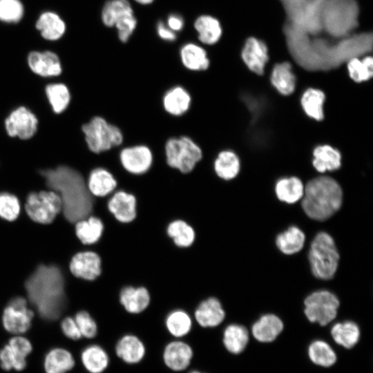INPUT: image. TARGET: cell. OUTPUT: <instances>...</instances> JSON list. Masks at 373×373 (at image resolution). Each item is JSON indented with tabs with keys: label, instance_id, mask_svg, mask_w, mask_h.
Here are the masks:
<instances>
[{
	"label": "cell",
	"instance_id": "cell-1",
	"mask_svg": "<svg viewBox=\"0 0 373 373\" xmlns=\"http://www.w3.org/2000/svg\"><path fill=\"white\" fill-rule=\"evenodd\" d=\"M47 186L56 192L62 203L67 220L76 222L90 216L93 202L82 175L68 166H59L40 171Z\"/></svg>",
	"mask_w": 373,
	"mask_h": 373
},
{
	"label": "cell",
	"instance_id": "cell-2",
	"mask_svg": "<svg viewBox=\"0 0 373 373\" xmlns=\"http://www.w3.org/2000/svg\"><path fill=\"white\" fill-rule=\"evenodd\" d=\"M29 301L48 321L57 319L66 305L64 278L55 265H41L25 283Z\"/></svg>",
	"mask_w": 373,
	"mask_h": 373
},
{
	"label": "cell",
	"instance_id": "cell-3",
	"mask_svg": "<svg viewBox=\"0 0 373 373\" xmlns=\"http://www.w3.org/2000/svg\"><path fill=\"white\" fill-rule=\"evenodd\" d=\"M302 207L310 218L323 221L341 207L343 192L333 178L321 176L310 180L304 188Z\"/></svg>",
	"mask_w": 373,
	"mask_h": 373
},
{
	"label": "cell",
	"instance_id": "cell-4",
	"mask_svg": "<svg viewBox=\"0 0 373 373\" xmlns=\"http://www.w3.org/2000/svg\"><path fill=\"white\" fill-rule=\"evenodd\" d=\"M339 258L332 237L326 232L318 233L312 242L309 251V261L314 276L322 280L332 278Z\"/></svg>",
	"mask_w": 373,
	"mask_h": 373
},
{
	"label": "cell",
	"instance_id": "cell-5",
	"mask_svg": "<svg viewBox=\"0 0 373 373\" xmlns=\"http://www.w3.org/2000/svg\"><path fill=\"white\" fill-rule=\"evenodd\" d=\"M88 149L99 153L119 145L123 136L118 127L101 117H94L82 127Z\"/></svg>",
	"mask_w": 373,
	"mask_h": 373
},
{
	"label": "cell",
	"instance_id": "cell-6",
	"mask_svg": "<svg viewBox=\"0 0 373 373\" xmlns=\"http://www.w3.org/2000/svg\"><path fill=\"white\" fill-rule=\"evenodd\" d=\"M165 151L168 164L183 173L191 171L202 158L200 148L187 137L169 139Z\"/></svg>",
	"mask_w": 373,
	"mask_h": 373
},
{
	"label": "cell",
	"instance_id": "cell-7",
	"mask_svg": "<svg viewBox=\"0 0 373 373\" xmlns=\"http://www.w3.org/2000/svg\"><path fill=\"white\" fill-rule=\"evenodd\" d=\"M25 209L28 217L35 222L51 223L62 211L59 195L55 191H41L30 193L26 201Z\"/></svg>",
	"mask_w": 373,
	"mask_h": 373
},
{
	"label": "cell",
	"instance_id": "cell-8",
	"mask_svg": "<svg viewBox=\"0 0 373 373\" xmlns=\"http://www.w3.org/2000/svg\"><path fill=\"white\" fill-rule=\"evenodd\" d=\"M305 314L312 323L324 326L336 316L339 307L338 298L327 290H319L309 294L304 301Z\"/></svg>",
	"mask_w": 373,
	"mask_h": 373
},
{
	"label": "cell",
	"instance_id": "cell-9",
	"mask_svg": "<svg viewBox=\"0 0 373 373\" xmlns=\"http://www.w3.org/2000/svg\"><path fill=\"white\" fill-rule=\"evenodd\" d=\"M33 316L34 313L28 308L26 299L17 296L12 298L4 309L2 323L7 332L19 335L30 329Z\"/></svg>",
	"mask_w": 373,
	"mask_h": 373
},
{
	"label": "cell",
	"instance_id": "cell-10",
	"mask_svg": "<svg viewBox=\"0 0 373 373\" xmlns=\"http://www.w3.org/2000/svg\"><path fill=\"white\" fill-rule=\"evenodd\" d=\"M240 59L248 69L256 75H264L270 61L266 42L256 37H247L240 50Z\"/></svg>",
	"mask_w": 373,
	"mask_h": 373
},
{
	"label": "cell",
	"instance_id": "cell-11",
	"mask_svg": "<svg viewBox=\"0 0 373 373\" xmlns=\"http://www.w3.org/2000/svg\"><path fill=\"white\" fill-rule=\"evenodd\" d=\"M38 120L35 114L24 106L12 111L5 120L7 133L21 140L31 138L37 129Z\"/></svg>",
	"mask_w": 373,
	"mask_h": 373
},
{
	"label": "cell",
	"instance_id": "cell-12",
	"mask_svg": "<svg viewBox=\"0 0 373 373\" xmlns=\"http://www.w3.org/2000/svg\"><path fill=\"white\" fill-rule=\"evenodd\" d=\"M69 267L70 272L75 277L93 280L101 274L102 260L94 251H82L73 256Z\"/></svg>",
	"mask_w": 373,
	"mask_h": 373
},
{
	"label": "cell",
	"instance_id": "cell-13",
	"mask_svg": "<svg viewBox=\"0 0 373 373\" xmlns=\"http://www.w3.org/2000/svg\"><path fill=\"white\" fill-rule=\"evenodd\" d=\"M193 356L191 347L181 341L169 343L163 351V361L166 366L175 372L186 370L190 365Z\"/></svg>",
	"mask_w": 373,
	"mask_h": 373
},
{
	"label": "cell",
	"instance_id": "cell-14",
	"mask_svg": "<svg viewBox=\"0 0 373 373\" xmlns=\"http://www.w3.org/2000/svg\"><path fill=\"white\" fill-rule=\"evenodd\" d=\"M28 64L35 74L44 77H55L62 72L60 59L52 51H32L28 56Z\"/></svg>",
	"mask_w": 373,
	"mask_h": 373
},
{
	"label": "cell",
	"instance_id": "cell-15",
	"mask_svg": "<svg viewBox=\"0 0 373 373\" xmlns=\"http://www.w3.org/2000/svg\"><path fill=\"white\" fill-rule=\"evenodd\" d=\"M152 153L146 146H135L123 149L120 160L124 168L133 174L145 173L152 164Z\"/></svg>",
	"mask_w": 373,
	"mask_h": 373
},
{
	"label": "cell",
	"instance_id": "cell-16",
	"mask_svg": "<svg viewBox=\"0 0 373 373\" xmlns=\"http://www.w3.org/2000/svg\"><path fill=\"white\" fill-rule=\"evenodd\" d=\"M193 28L198 33V40L207 46L218 44L224 32L220 19L210 14L198 16L193 22Z\"/></svg>",
	"mask_w": 373,
	"mask_h": 373
},
{
	"label": "cell",
	"instance_id": "cell-17",
	"mask_svg": "<svg viewBox=\"0 0 373 373\" xmlns=\"http://www.w3.org/2000/svg\"><path fill=\"white\" fill-rule=\"evenodd\" d=\"M108 209L119 222H131L137 216L136 198L125 191H117L109 200Z\"/></svg>",
	"mask_w": 373,
	"mask_h": 373
},
{
	"label": "cell",
	"instance_id": "cell-18",
	"mask_svg": "<svg viewBox=\"0 0 373 373\" xmlns=\"http://www.w3.org/2000/svg\"><path fill=\"white\" fill-rule=\"evenodd\" d=\"M194 317L200 326L214 327L223 321L225 313L219 300L209 297L198 305L194 312Z\"/></svg>",
	"mask_w": 373,
	"mask_h": 373
},
{
	"label": "cell",
	"instance_id": "cell-19",
	"mask_svg": "<svg viewBox=\"0 0 373 373\" xmlns=\"http://www.w3.org/2000/svg\"><path fill=\"white\" fill-rule=\"evenodd\" d=\"M270 82L280 94H291L296 84L291 61L286 60L274 63L270 71Z\"/></svg>",
	"mask_w": 373,
	"mask_h": 373
},
{
	"label": "cell",
	"instance_id": "cell-20",
	"mask_svg": "<svg viewBox=\"0 0 373 373\" xmlns=\"http://www.w3.org/2000/svg\"><path fill=\"white\" fill-rule=\"evenodd\" d=\"M151 302V296L144 287L127 286L119 293V303L130 314H140L144 311Z\"/></svg>",
	"mask_w": 373,
	"mask_h": 373
},
{
	"label": "cell",
	"instance_id": "cell-21",
	"mask_svg": "<svg viewBox=\"0 0 373 373\" xmlns=\"http://www.w3.org/2000/svg\"><path fill=\"white\" fill-rule=\"evenodd\" d=\"M115 354L124 363L136 364L144 357L146 347L135 335L126 334L119 339L115 345Z\"/></svg>",
	"mask_w": 373,
	"mask_h": 373
},
{
	"label": "cell",
	"instance_id": "cell-22",
	"mask_svg": "<svg viewBox=\"0 0 373 373\" xmlns=\"http://www.w3.org/2000/svg\"><path fill=\"white\" fill-rule=\"evenodd\" d=\"M181 61L184 66L191 70H207L210 65L206 50L195 43L188 42L183 44L180 50Z\"/></svg>",
	"mask_w": 373,
	"mask_h": 373
},
{
	"label": "cell",
	"instance_id": "cell-23",
	"mask_svg": "<svg viewBox=\"0 0 373 373\" xmlns=\"http://www.w3.org/2000/svg\"><path fill=\"white\" fill-rule=\"evenodd\" d=\"M36 28L41 37L49 41H56L63 37L66 23L58 14L46 11L41 14L36 22Z\"/></svg>",
	"mask_w": 373,
	"mask_h": 373
},
{
	"label": "cell",
	"instance_id": "cell-24",
	"mask_svg": "<svg viewBox=\"0 0 373 373\" xmlns=\"http://www.w3.org/2000/svg\"><path fill=\"white\" fill-rule=\"evenodd\" d=\"M283 323L274 314L261 316L252 326V334L260 342L273 341L282 332Z\"/></svg>",
	"mask_w": 373,
	"mask_h": 373
},
{
	"label": "cell",
	"instance_id": "cell-25",
	"mask_svg": "<svg viewBox=\"0 0 373 373\" xmlns=\"http://www.w3.org/2000/svg\"><path fill=\"white\" fill-rule=\"evenodd\" d=\"M133 14V9L128 0H107L102 9L101 19L105 26L112 28Z\"/></svg>",
	"mask_w": 373,
	"mask_h": 373
},
{
	"label": "cell",
	"instance_id": "cell-26",
	"mask_svg": "<svg viewBox=\"0 0 373 373\" xmlns=\"http://www.w3.org/2000/svg\"><path fill=\"white\" fill-rule=\"evenodd\" d=\"M104 227L99 218L89 216L75 222V233L84 245H93L101 238Z\"/></svg>",
	"mask_w": 373,
	"mask_h": 373
},
{
	"label": "cell",
	"instance_id": "cell-27",
	"mask_svg": "<svg viewBox=\"0 0 373 373\" xmlns=\"http://www.w3.org/2000/svg\"><path fill=\"white\" fill-rule=\"evenodd\" d=\"M117 181L108 171L98 168L91 171L87 187L92 195L104 197L111 193L116 187Z\"/></svg>",
	"mask_w": 373,
	"mask_h": 373
},
{
	"label": "cell",
	"instance_id": "cell-28",
	"mask_svg": "<svg viewBox=\"0 0 373 373\" xmlns=\"http://www.w3.org/2000/svg\"><path fill=\"white\" fill-rule=\"evenodd\" d=\"M345 66L348 76L354 82H367L373 76L372 54H366L362 57H352L345 62Z\"/></svg>",
	"mask_w": 373,
	"mask_h": 373
},
{
	"label": "cell",
	"instance_id": "cell-29",
	"mask_svg": "<svg viewBox=\"0 0 373 373\" xmlns=\"http://www.w3.org/2000/svg\"><path fill=\"white\" fill-rule=\"evenodd\" d=\"M75 365L71 353L64 348L57 347L50 350L44 358L46 373H66Z\"/></svg>",
	"mask_w": 373,
	"mask_h": 373
},
{
	"label": "cell",
	"instance_id": "cell-30",
	"mask_svg": "<svg viewBox=\"0 0 373 373\" xmlns=\"http://www.w3.org/2000/svg\"><path fill=\"white\" fill-rule=\"evenodd\" d=\"M313 155V165L321 173L334 171L341 166V153L329 145L317 146L314 150Z\"/></svg>",
	"mask_w": 373,
	"mask_h": 373
},
{
	"label": "cell",
	"instance_id": "cell-31",
	"mask_svg": "<svg viewBox=\"0 0 373 373\" xmlns=\"http://www.w3.org/2000/svg\"><path fill=\"white\" fill-rule=\"evenodd\" d=\"M81 359L84 367L90 373H102L109 364L107 352L97 345L86 347L82 352Z\"/></svg>",
	"mask_w": 373,
	"mask_h": 373
},
{
	"label": "cell",
	"instance_id": "cell-32",
	"mask_svg": "<svg viewBox=\"0 0 373 373\" xmlns=\"http://www.w3.org/2000/svg\"><path fill=\"white\" fill-rule=\"evenodd\" d=\"M305 240L304 233L297 227L292 226L278 235L276 244L281 252L291 255L302 249Z\"/></svg>",
	"mask_w": 373,
	"mask_h": 373
},
{
	"label": "cell",
	"instance_id": "cell-33",
	"mask_svg": "<svg viewBox=\"0 0 373 373\" xmlns=\"http://www.w3.org/2000/svg\"><path fill=\"white\" fill-rule=\"evenodd\" d=\"M304 186L296 177L282 178L276 184L275 191L278 198L286 203L292 204L303 198Z\"/></svg>",
	"mask_w": 373,
	"mask_h": 373
},
{
	"label": "cell",
	"instance_id": "cell-34",
	"mask_svg": "<svg viewBox=\"0 0 373 373\" xmlns=\"http://www.w3.org/2000/svg\"><path fill=\"white\" fill-rule=\"evenodd\" d=\"M248 341V331L242 325L231 324L224 331L223 344L232 354L242 352L246 347Z\"/></svg>",
	"mask_w": 373,
	"mask_h": 373
},
{
	"label": "cell",
	"instance_id": "cell-35",
	"mask_svg": "<svg viewBox=\"0 0 373 373\" xmlns=\"http://www.w3.org/2000/svg\"><path fill=\"white\" fill-rule=\"evenodd\" d=\"M191 97L182 87L177 86L169 90L164 95L163 104L164 109L173 115H180L189 108Z\"/></svg>",
	"mask_w": 373,
	"mask_h": 373
},
{
	"label": "cell",
	"instance_id": "cell-36",
	"mask_svg": "<svg viewBox=\"0 0 373 373\" xmlns=\"http://www.w3.org/2000/svg\"><path fill=\"white\" fill-rule=\"evenodd\" d=\"M325 99L323 91L314 88L306 90L301 97V106L305 113L316 121L324 118L323 104Z\"/></svg>",
	"mask_w": 373,
	"mask_h": 373
},
{
	"label": "cell",
	"instance_id": "cell-37",
	"mask_svg": "<svg viewBox=\"0 0 373 373\" xmlns=\"http://www.w3.org/2000/svg\"><path fill=\"white\" fill-rule=\"evenodd\" d=\"M166 233L178 247H189L195 239L194 229L182 220L171 222L166 227Z\"/></svg>",
	"mask_w": 373,
	"mask_h": 373
},
{
	"label": "cell",
	"instance_id": "cell-38",
	"mask_svg": "<svg viewBox=\"0 0 373 373\" xmlns=\"http://www.w3.org/2000/svg\"><path fill=\"white\" fill-rule=\"evenodd\" d=\"M331 334L336 343L349 349L357 343L360 330L355 323L345 321L335 324L331 329Z\"/></svg>",
	"mask_w": 373,
	"mask_h": 373
},
{
	"label": "cell",
	"instance_id": "cell-39",
	"mask_svg": "<svg viewBox=\"0 0 373 373\" xmlns=\"http://www.w3.org/2000/svg\"><path fill=\"white\" fill-rule=\"evenodd\" d=\"M168 332L174 337L181 338L187 335L192 327V320L189 314L182 309L170 312L165 319Z\"/></svg>",
	"mask_w": 373,
	"mask_h": 373
},
{
	"label": "cell",
	"instance_id": "cell-40",
	"mask_svg": "<svg viewBox=\"0 0 373 373\" xmlns=\"http://www.w3.org/2000/svg\"><path fill=\"white\" fill-rule=\"evenodd\" d=\"M214 169L220 178L227 180L233 179L240 171L239 159L232 151H222L215 161Z\"/></svg>",
	"mask_w": 373,
	"mask_h": 373
},
{
	"label": "cell",
	"instance_id": "cell-41",
	"mask_svg": "<svg viewBox=\"0 0 373 373\" xmlns=\"http://www.w3.org/2000/svg\"><path fill=\"white\" fill-rule=\"evenodd\" d=\"M45 90L52 111L57 114L64 112L70 101L68 87L61 83L50 84L46 86Z\"/></svg>",
	"mask_w": 373,
	"mask_h": 373
},
{
	"label": "cell",
	"instance_id": "cell-42",
	"mask_svg": "<svg viewBox=\"0 0 373 373\" xmlns=\"http://www.w3.org/2000/svg\"><path fill=\"white\" fill-rule=\"evenodd\" d=\"M308 354L312 362L323 367L332 365L336 360L334 350L323 341L312 343L308 349Z\"/></svg>",
	"mask_w": 373,
	"mask_h": 373
},
{
	"label": "cell",
	"instance_id": "cell-43",
	"mask_svg": "<svg viewBox=\"0 0 373 373\" xmlns=\"http://www.w3.org/2000/svg\"><path fill=\"white\" fill-rule=\"evenodd\" d=\"M24 8L20 0H0V21L17 23L23 17Z\"/></svg>",
	"mask_w": 373,
	"mask_h": 373
},
{
	"label": "cell",
	"instance_id": "cell-44",
	"mask_svg": "<svg viewBox=\"0 0 373 373\" xmlns=\"http://www.w3.org/2000/svg\"><path fill=\"white\" fill-rule=\"evenodd\" d=\"M20 213L18 198L9 193H0V217L8 221H14Z\"/></svg>",
	"mask_w": 373,
	"mask_h": 373
},
{
	"label": "cell",
	"instance_id": "cell-45",
	"mask_svg": "<svg viewBox=\"0 0 373 373\" xmlns=\"http://www.w3.org/2000/svg\"><path fill=\"white\" fill-rule=\"evenodd\" d=\"M0 365L6 371L12 369L21 371L26 366V361L16 354L7 344L0 350Z\"/></svg>",
	"mask_w": 373,
	"mask_h": 373
},
{
	"label": "cell",
	"instance_id": "cell-46",
	"mask_svg": "<svg viewBox=\"0 0 373 373\" xmlns=\"http://www.w3.org/2000/svg\"><path fill=\"white\" fill-rule=\"evenodd\" d=\"M82 336L93 338L97 334V325L92 316L86 311H79L75 317Z\"/></svg>",
	"mask_w": 373,
	"mask_h": 373
},
{
	"label": "cell",
	"instance_id": "cell-47",
	"mask_svg": "<svg viewBox=\"0 0 373 373\" xmlns=\"http://www.w3.org/2000/svg\"><path fill=\"white\" fill-rule=\"evenodd\" d=\"M137 18L134 15H130L115 25L119 40L126 43L136 29Z\"/></svg>",
	"mask_w": 373,
	"mask_h": 373
},
{
	"label": "cell",
	"instance_id": "cell-48",
	"mask_svg": "<svg viewBox=\"0 0 373 373\" xmlns=\"http://www.w3.org/2000/svg\"><path fill=\"white\" fill-rule=\"evenodd\" d=\"M8 345L16 354L25 359L32 350L30 341L19 335L10 338Z\"/></svg>",
	"mask_w": 373,
	"mask_h": 373
},
{
	"label": "cell",
	"instance_id": "cell-49",
	"mask_svg": "<svg viewBox=\"0 0 373 373\" xmlns=\"http://www.w3.org/2000/svg\"><path fill=\"white\" fill-rule=\"evenodd\" d=\"M61 328L68 338L75 341L82 337L75 319L71 317H66L62 320Z\"/></svg>",
	"mask_w": 373,
	"mask_h": 373
},
{
	"label": "cell",
	"instance_id": "cell-50",
	"mask_svg": "<svg viewBox=\"0 0 373 373\" xmlns=\"http://www.w3.org/2000/svg\"><path fill=\"white\" fill-rule=\"evenodd\" d=\"M156 32L161 39L173 42L177 39V35L171 30L163 21H158L156 24Z\"/></svg>",
	"mask_w": 373,
	"mask_h": 373
},
{
	"label": "cell",
	"instance_id": "cell-51",
	"mask_svg": "<svg viewBox=\"0 0 373 373\" xmlns=\"http://www.w3.org/2000/svg\"><path fill=\"white\" fill-rule=\"evenodd\" d=\"M166 26L173 32H180L184 27L182 16L177 13L170 14L166 19Z\"/></svg>",
	"mask_w": 373,
	"mask_h": 373
},
{
	"label": "cell",
	"instance_id": "cell-52",
	"mask_svg": "<svg viewBox=\"0 0 373 373\" xmlns=\"http://www.w3.org/2000/svg\"><path fill=\"white\" fill-rule=\"evenodd\" d=\"M137 3L143 6L150 5L154 2L155 0H133Z\"/></svg>",
	"mask_w": 373,
	"mask_h": 373
},
{
	"label": "cell",
	"instance_id": "cell-53",
	"mask_svg": "<svg viewBox=\"0 0 373 373\" xmlns=\"http://www.w3.org/2000/svg\"><path fill=\"white\" fill-rule=\"evenodd\" d=\"M189 373H203V372H200L198 370H193V371L190 372Z\"/></svg>",
	"mask_w": 373,
	"mask_h": 373
}]
</instances>
